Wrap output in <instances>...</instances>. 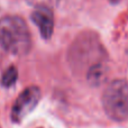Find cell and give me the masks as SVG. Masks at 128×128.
<instances>
[{
  "instance_id": "6",
  "label": "cell",
  "mask_w": 128,
  "mask_h": 128,
  "mask_svg": "<svg viewBox=\"0 0 128 128\" xmlns=\"http://www.w3.org/2000/svg\"><path fill=\"white\" fill-rule=\"evenodd\" d=\"M109 1H110V2H118L119 0H109Z\"/></svg>"
},
{
  "instance_id": "1",
  "label": "cell",
  "mask_w": 128,
  "mask_h": 128,
  "mask_svg": "<svg viewBox=\"0 0 128 128\" xmlns=\"http://www.w3.org/2000/svg\"><path fill=\"white\" fill-rule=\"evenodd\" d=\"M0 45L8 53L18 56L30 51V33L22 17L4 16L0 19Z\"/></svg>"
},
{
  "instance_id": "5",
  "label": "cell",
  "mask_w": 128,
  "mask_h": 128,
  "mask_svg": "<svg viewBox=\"0 0 128 128\" xmlns=\"http://www.w3.org/2000/svg\"><path fill=\"white\" fill-rule=\"evenodd\" d=\"M17 78H18L17 68L15 66H9L1 76V84L4 88H9V86L15 84V82L17 81Z\"/></svg>"
},
{
  "instance_id": "3",
  "label": "cell",
  "mask_w": 128,
  "mask_h": 128,
  "mask_svg": "<svg viewBox=\"0 0 128 128\" xmlns=\"http://www.w3.org/2000/svg\"><path fill=\"white\" fill-rule=\"evenodd\" d=\"M40 90L38 86H32L26 88L17 97L11 109V119L15 122H19L27 115L32 112L40 100Z\"/></svg>"
},
{
  "instance_id": "2",
  "label": "cell",
  "mask_w": 128,
  "mask_h": 128,
  "mask_svg": "<svg viewBox=\"0 0 128 128\" xmlns=\"http://www.w3.org/2000/svg\"><path fill=\"white\" fill-rule=\"evenodd\" d=\"M102 104L109 118L116 122L128 119V82L115 80L108 84L102 96Z\"/></svg>"
},
{
  "instance_id": "4",
  "label": "cell",
  "mask_w": 128,
  "mask_h": 128,
  "mask_svg": "<svg viewBox=\"0 0 128 128\" xmlns=\"http://www.w3.org/2000/svg\"><path fill=\"white\" fill-rule=\"evenodd\" d=\"M32 20L38 27L43 38H51L54 30V15L51 8L45 4H40L32 12Z\"/></svg>"
}]
</instances>
